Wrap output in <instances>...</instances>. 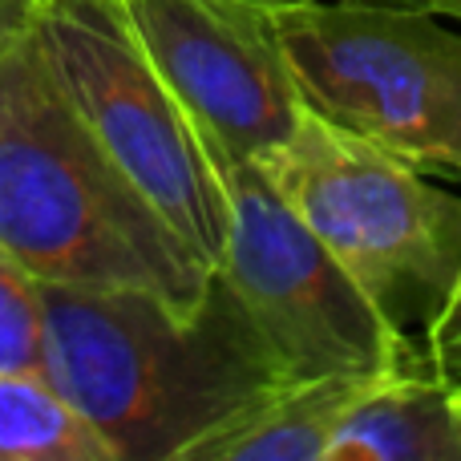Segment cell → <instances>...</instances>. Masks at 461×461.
<instances>
[{
	"mask_svg": "<svg viewBox=\"0 0 461 461\" xmlns=\"http://www.w3.org/2000/svg\"><path fill=\"white\" fill-rule=\"evenodd\" d=\"M32 41L81 126L183 243L219 271L227 199L207 138L154 69L118 0H41Z\"/></svg>",
	"mask_w": 461,
	"mask_h": 461,
	"instance_id": "4",
	"label": "cell"
},
{
	"mask_svg": "<svg viewBox=\"0 0 461 461\" xmlns=\"http://www.w3.org/2000/svg\"><path fill=\"white\" fill-rule=\"evenodd\" d=\"M0 461H118L41 368H0Z\"/></svg>",
	"mask_w": 461,
	"mask_h": 461,
	"instance_id": "10",
	"label": "cell"
},
{
	"mask_svg": "<svg viewBox=\"0 0 461 461\" xmlns=\"http://www.w3.org/2000/svg\"><path fill=\"white\" fill-rule=\"evenodd\" d=\"M324 461H461V381L429 357L368 376Z\"/></svg>",
	"mask_w": 461,
	"mask_h": 461,
	"instance_id": "8",
	"label": "cell"
},
{
	"mask_svg": "<svg viewBox=\"0 0 461 461\" xmlns=\"http://www.w3.org/2000/svg\"><path fill=\"white\" fill-rule=\"evenodd\" d=\"M303 102L421 170L461 178V29L381 0L271 13Z\"/></svg>",
	"mask_w": 461,
	"mask_h": 461,
	"instance_id": "5",
	"label": "cell"
},
{
	"mask_svg": "<svg viewBox=\"0 0 461 461\" xmlns=\"http://www.w3.org/2000/svg\"><path fill=\"white\" fill-rule=\"evenodd\" d=\"M0 247L41 284L134 287L178 312L215 279L81 126L32 32L0 61Z\"/></svg>",
	"mask_w": 461,
	"mask_h": 461,
	"instance_id": "2",
	"label": "cell"
},
{
	"mask_svg": "<svg viewBox=\"0 0 461 461\" xmlns=\"http://www.w3.org/2000/svg\"><path fill=\"white\" fill-rule=\"evenodd\" d=\"M41 373L118 461H186L203 438L292 381L215 271L199 312L134 287L41 284Z\"/></svg>",
	"mask_w": 461,
	"mask_h": 461,
	"instance_id": "1",
	"label": "cell"
},
{
	"mask_svg": "<svg viewBox=\"0 0 461 461\" xmlns=\"http://www.w3.org/2000/svg\"><path fill=\"white\" fill-rule=\"evenodd\" d=\"M41 279L0 247V368H41Z\"/></svg>",
	"mask_w": 461,
	"mask_h": 461,
	"instance_id": "11",
	"label": "cell"
},
{
	"mask_svg": "<svg viewBox=\"0 0 461 461\" xmlns=\"http://www.w3.org/2000/svg\"><path fill=\"white\" fill-rule=\"evenodd\" d=\"M37 8H41V0H0V61L32 32Z\"/></svg>",
	"mask_w": 461,
	"mask_h": 461,
	"instance_id": "13",
	"label": "cell"
},
{
	"mask_svg": "<svg viewBox=\"0 0 461 461\" xmlns=\"http://www.w3.org/2000/svg\"><path fill=\"white\" fill-rule=\"evenodd\" d=\"M255 162L368 300L405 336H421L461 271V194L312 105Z\"/></svg>",
	"mask_w": 461,
	"mask_h": 461,
	"instance_id": "3",
	"label": "cell"
},
{
	"mask_svg": "<svg viewBox=\"0 0 461 461\" xmlns=\"http://www.w3.org/2000/svg\"><path fill=\"white\" fill-rule=\"evenodd\" d=\"M146 57L215 142L263 158L292 138L303 94L271 8L251 0H118Z\"/></svg>",
	"mask_w": 461,
	"mask_h": 461,
	"instance_id": "7",
	"label": "cell"
},
{
	"mask_svg": "<svg viewBox=\"0 0 461 461\" xmlns=\"http://www.w3.org/2000/svg\"><path fill=\"white\" fill-rule=\"evenodd\" d=\"M251 5H263V8H295V5H316V0H251Z\"/></svg>",
	"mask_w": 461,
	"mask_h": 461,
	"instance_id": "15",
	"label": "cell"
},
{
	"mask_svg": "<svg viewBox=\"0 0 461 461\" xmlns=\"http://www.w3.org/2000/svg\"><path fill=\"white\" fill-rule=\"evenodd\" d=\"M203 130V126H199ZM227 199V243L219 276L284 373L376 376L425 357L348 276L255 158L227 150L203 130Z\"/></svg>",
	"mask_w": 461,
	"mask_h": 461,
	"instance_id": "6",
	"label": "cell"
},
{
	"mask_svg": "<svg viewBox=\"0 0 461 461\" xmlns=\"http://www.w3.org/2000/svg\"><path fill=\"white\" fill-rule=\"evenodd\" d=\"M381 5L421 8V13H433V16H441V21H449V24L461 29V0H381Z\"/></svg>",
	"mask_w": 461,
	"mask_h": 461,
	"instance_id": "14",
	"label": "cell"
},
{
	"mask_svg": "<svg viewBox=\"0 0 461 461\" xmlns=\"http://www.w3.org/2000/svg\"><path fill=\"white\" fill-rule=\"evenodd\" d=\"M421 340H425L421 344L425 357H429L441 373H449L461 381V271H457L454 287H449L446 303L438 308V316L425 324Z\"/></svg>",
	"mask_w": 461,
	"mask_h": 461,
	"instance_id": "12",
	"label": "cell"
},
{
	"mask_svg": "<svg viewBox=\"0 0 461 461\" xmlns=\"http://www.w3.org/2000/svg\"><path fill=\"white\" fill-rule=\"evenodd\" d=\"M368 376H300L279 381L239 409L186 461H324L344 409Z\"/></svg>",
	"mask_w": 461,
	"mask_h": 461,
	"instance_id": "9",
	"label": "cell"
}]
</instances>
